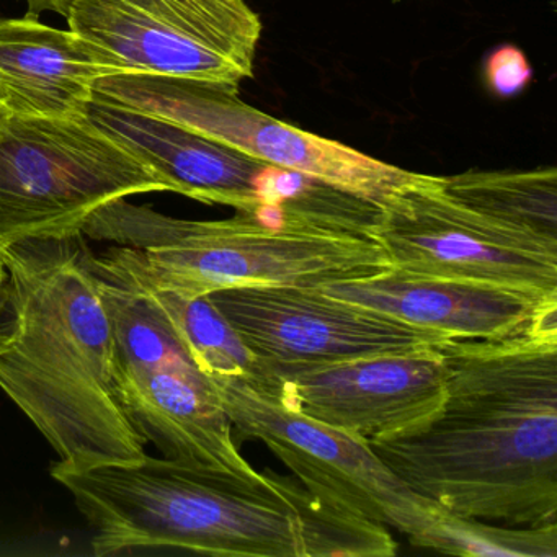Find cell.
<instances>
[{
	"label": "cell",
	"instance_id": "5b68a950",
	"mask_svg": "<svg viewBox=\"0 0 557 557\" xmlns=\"http://www.w3.org/2000/svg\"><path fill=\"white\" fill-rule=\"evenodd\" d=\"M168 191L84 116H9L0 129V247L73 236L103 205Z\"/></svg>",
	"mask_w": 557,
	"mask_h": 557
},
{
	"label": "cell",
	"instance_id": "ba28073f",
	"mask_svg": "<svg viewBox=\"0 0 557 557\" xmlns=\"http://www.w3.org/2000/svg\"><path fill=\"white\" fill-rule=\"evenodd\" d=\"M374 240L393 269L557 295V243L505 226L422 174L383 208Z\"/></svg>",
	"mask_w": 557,
	"mask_h": 557
},
{
	"label": "cell",
	"instance_id": "d6986e66",
	"mask_svg": "<svg viewBox=\"0 0 557 557\" xmlns=\"http://www.w3.org/2000/svg\"><path fill=\"white\" fill-rule=\"evenodd\" d=\"M409 541L412 546L453 556L556 557L557 524L508 527L456 517L438 508L432 521Z\"/></svg>",
	"mask_w": 557,
	"mask_h": 557
},
{
	"label": "cell",
	"instance_id": "7402d4cb",
	"mask_svg": "<svg viewBox=\"0 0 557 557\" xmlns=\"http://www.w3.org/2000/svg\"><path fill=\"white\" fill-rule=\"evenodd\" d=\"M5 285H8V272H5L4 260H2V256H0V309H2V305H4Z\"/></svg>",
	"mask_w": 557,
	"mask_h": 557
},
{
	"label": "cell",
	"instance_id": "5bb4252c",
	"mask_svg": "<svg viewBox=\"0 0 557 557\" xmlns=\"http://www.w3.org/2000/svg\"><path fill=\"white\" fill-rule=\"evenodd\" d=\"M119 74L112 58L38 18H0V97L12 115L84 116L97 83Z\"/></svg>",
	"mask_w": 557,
	"mask_h": 557
},
{
	"label": "cell",
	"instance_id": "6da1fadb",
	"mask_svg": "<svg viewBox=\"0 0 557 557\" xmlns=\"http://www.w3.org/2000/svg\"><path fill=\"white\" fill-rule=\"evenodd\" d=\"M440 409L371 442L420 497L456 517L557 524V329L502 341L448 338Z\"/></svg>",
	"mask_w": 557,
	"mask_h": 557
},
{
	"label": "cell",
	"instance_id": "603a6c76",
	"mask_svg": "<svg viewBox=\"0 0 557 557\" xmlns=\"http://www.w3.org/2000/svg\"><path fill=\"white\" fill-rule=\"evenodd\" d=\"M11 115L12 113L9 112L8 106H5L4 100L0 97V129H2V126H4V123L8 122Z\"/></svg>",
	"mask_w": 557,
	"mask_h": 557
},
{
	"label": "cell",
	"instance_id": "8fae6325",
	"mask_svg": "<svg viewBox=\"0 0 557 557\" xmlns=\"http://www.w3.org/2000/svg\"><path fill=\"white\" fill-rule=\"evenodd\" d=\"M259 360L334 361L406 351L448 341L319 288L236 286L208 295Z\"/></svg>",
	"mask_w": 557,
	"mask_h": 557
},
{
	"label": "cell",
	"instance_id": "7a4b0ae2",
	"mask_svg": "<svg viewBox=\"0 0 557 557\" xmlns=\"http://www.w3.org/2000/svg\"><path fill=\"white\" fill-rule=\"evenodd\" d=\"M0 256V389L58 453L53 465L81 471L148 455L84 234L21 240Z\"/></svg>",
	"mask_w": 557,
	"mask_h": 557
},
{
	"label": "cell",
	"instance_id": "9c48e42d",
	"mask_svg": "<svg viewBox=\"0 0 557 557\" xmlns=\"http://www.w3.org/2000/svg\"><path fill=\"white\" fill-rule=\"evenodd\" d=\"M438 345L334 361L257 358L244 381L289 412L371 443L409 432L440 409L446 368Z\"/></svg>",
	"mask_w": 557,
	"mask_h": 557
},
{
	"label": "cell",
	"instance_id": "2e32d148",
	"mask_svg": "<svg viewBox=\"0 0 557 557\" xmlns=\"http://www.w3.org/2000/svg\"><path fill=\"white\" fill-rule=\"evenodd\" d=\"M445 194L505 226L557 243V171H468L440 177Z\"/></svg>",
	"mask_w": 557,
	"mask_h": 557
},
{
	"label": "cell",
	"instance_id": "e0dca14e",
	"mask_svg": "<svg viewBox=\"0 0 557 557\" xmlns=\"http://www.w3.org/2000/svg\"><path fill=\"white\" fill-rule=\"evenodd\" d=\"M275 487L292 502L305 533L306 557H386L397 544L386 524L364 517L341 498L308 487L296 478L265 469Z\"/></svg>",
	"mask_w": 557,
	"mask_h": 557
},
{
	"label": "cell",
	"instance_id": "ffe728a7",
	"mask_svg": "<svg viewBox=\"0 0 557 557\" xmlns=\"http://www.w3.org/2000/svg\"><path fill=\"white\" fill-rule=\"evenodd\" d=\"M485 84L498 97L518 96L533 77V70L518 48L500 47L485 61Z\"/></svg>",
	"mask_w": 557,
	"mask_h": 557
},
{
	"label": "cell",
	"instance_id": "ac0fdd59",
	"mask_svg": "<svg viewBox=\"0 0 557 557\" xmlns=\"http://www.w3.org/2000/svg\"><path fill=\"white\" fill-rule=\"evenodd\" d=\"M110 250L122 262L115 250ZM126 269L138 276L129 267ZM143 283L148 286L149 292L154 295L171 319L182 344L205 376L249 380L257 357L246 347L236 329L227 322L208 296L185 298Z\"/></svg>",
	"mask_w": 557,
	"mask_h": 557
},
{
	"label": "cell",
	"instance_id": "3957f363",
	"mask_svg": "<svg viewBox=\"0 0 557 557\" xmlns=\"http://www.w3.org/2000/svg\"><path fill=\"white\" fill-rule=\"evenodd\" d=\"M51 478L76 502L96 534V556L132 549H187L227 557H306L292 502L260 479L177 458L109 462Z\"/></svg>",
	"mask_w": 557,
	"mask_h": 557
},
{
	"label": "cell",
	"instance_id": "4fadbf2b",
	"mask_svg": "<svg viewBox=\"0 0 557 557\" xmlns=\"http://www.w3.org/2000/svg\"><path fill=\"white\" fill-rule=\"evenodd\" d=\"M319 289L446 338L502 341L540 329H557V295L508 286L430 278L391 269Z\"/></svg>",
	"mask_w": 557,
	"mask_h": 557
},
{
	"label": "cell",
	"instance_id": "8992f818",
	"mask_svg": "<svg viewBox=\"0 0 557 557\" xmlns=\"http://www.w3.org/2000/svg\"><path fill=\"white\" fill-rule=\"evenodd\" d=\"M96 92L380 208L422 175L265 115L243 102L237 92L220 87L148 74H115L100 79Z\"/></svg>",
	"mask_w": 557,
	"mask_h": 557
},
{
	"label": "cell",
	"instance_id": "44dd1931",
	"mask_svg": "<svg viewBox=\"0 0 557 557\" xmlns=\"http://www.w3.org/2000/svg\"><path fill=\"white\" fill-rule=\"evenodd\" d=\"M24 2L27 4L28 17L35 18L44 12H54L61 17H67L74 4V0H24Z\"/></svg>",
	"mask_w": 557,
	"mask_h": 557
},
{
	"label": "cell",
	"instance_id": "52a82bcc",
	"mask_svg": "<svg viewBox=\"0 0 557 557\" xmlns=\"http://www.w3.org/2000/svg\"><path fill=\"white\" fill-rule=\"evenodd\" d=\"M70 28L106 51L119 74H148L239 94L262 37L246 0H74Z\"/></svg>",
	"mask_w": 557,
	"mask_h": 557
},
{
	"label": "cell",
	"instance_id": "30bf717a",
	"mask_svg": "<svg viewBox=\"0 0 557 557\" xmlns=\"http://www.w3.org/2000/svg\"><path fill=\"white\" fill-rule=\"evenodd\" d=\"M208 377V376H207ZM240 438L265 443L295 478L407 537L440 507L410 491L361 436L289 412L237 377H208Z\"/></svg>",
	"mask_w": 557,
	"mask_h": 557
},
{
	"label": "cell",
	"instance_id": "9a60e30c",
	"mask_svg": "<svg viewBox=\"0 0 557 557\" xmlns=\"http://www.w3.org/2000/svg\"><path fill=\"white\" fill-rule=\"evenodd\" d=\"M122 383L139 429L165 458L200 462L240 478H262L240 455L230 417L210 380L190 358L122 376Z\"/></svg>",
	"mask_w": 557,
	"mask_h": 557
},
{
	"label": "cell",
	"instance_id": "277c9868",
	"mask_svg": "<svg viewBox=\"0 0 557 557\" xmlns=\"http://www.w3.org/2000/svg\"><path fill=\"white\" fill-rule=\"evenodd\" d=\"M81 233L115 244L116 256L143 282L185 298L236 286L322 288L393 269L383 247L368 237L244 213L181 220L126 198L90 214Z\"/></svg>",
	"mask_w": 557,
	"mask_h": 557
},
{
	"label": "cell",
	"instance_id": "7c38bea8",
	"mask_svg": "<svg viewBox=\"0 0 557 557\" xmlns=\"http://www.w3.org/2000/svg\"><path fill=\"white\" fill-rule=\"evenodd\" d=\"M86 119L151 169L168 191L236 213L275 214L296 172L256 161L230 146L151 113L94 94Z\"/></svg>",
	"mask_w": 557,
	"mask_h": 557
}]
</instances>
